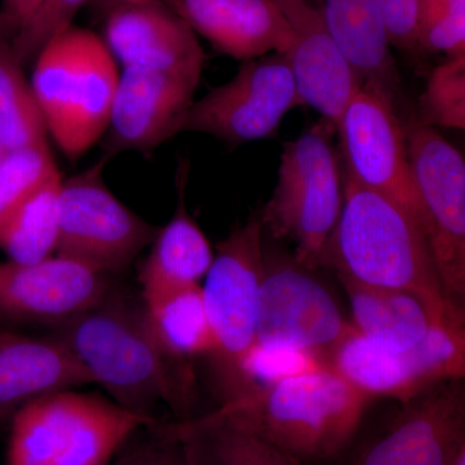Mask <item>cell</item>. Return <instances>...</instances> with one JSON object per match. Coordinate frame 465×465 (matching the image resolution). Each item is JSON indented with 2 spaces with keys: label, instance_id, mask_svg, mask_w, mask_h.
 <instances>
[{
  "label": "cell",
  "instance_id": "obj_33",
  "mask_svg": "<svg viewBox=\"0 0 465 465\" xmlns=\"http://www.w3.org/2000/svg\"><path fill=\"white\" fill-rule=\"evenodd\" d=\"M109 465H189L170 423L143 425L130 437Z\"/></svg>",
  "mask_w": 465,
  "mask_h": 465
},
{
  "label": "cell",
  "instance_id": "obj_29",
  "mask_svg": "<svg viewBox=\"0 0 465 465\" xmlns=\"http://www.w3.org/2000/svg\"><path fill=\"white\" fill-rule=\"evenodd\" d=\"M421 124L465 128V54L450 56L430 73L420 100Z\"/></svg>",
  "mask_w": 465,
  "mask_h": 465
},
{
  "label": "cell",
  "instance_id": "obj_10",
  "mask_svg": "<svg viewBox=\"0 0 465 465\" xmlns=\"http://www.w3.org/2000/svg\"><path fill=\"white\" fill-rule=\"evenodd\" d=\"M329 366L370 399L403 402L439 382L465 378V326L434 324L407 351H388L351 330L332 349Z\"/></svg>",
  "mask_w": 465,
  "mask_h": 465
},
{
  "label": "cell",
  "instance_id": "obj_13",
  "mask_svg": "<svg viewBox=\"0 0 465 465\" xmlns=\"http://www.w3.org/2000/svg\"><path fill=\"white\" fill-rule=\"evenodd\" d=\"M312 271L292 256L265 252L256 344L305 351L329 365L332 349L353 326Z\"/></svg>",
  "mask_w": 465,
  "mask_h": 465
},
{
  "label": "cell",
  "instance_id": "obj_31",
  "mask_svg": "<svg viewBox=\"0 0 465 465\" xmlns=\"http://www.w3.org/2000/svg\"><path fill=\"white\" fill-rule=\"evenodd\" d=\"M419 48L449 57L465 54V0H421Z\"/></svg>",
  "mask_w": 465,
  "mask_h": 465
},
{
  "label": "cell",
  "instance_id": "obj_6",
  "mask_svg": "<svg viewBox=\"0 0 465 465\" xmlns=\"http://www.w3.org/2000/svg\"><path fill=\"white\" fill-rule=\"evenodd\" d=\"M335 134V125L321 118L284 143L277 185L259 213L265 234L292 244V258L309 269L320 268L321 253L344 203Z\"/></svg>",
  "mask_w": 465,
  "mask_h": 465
},
{
  "label": "cell",
  "instance_id": "obj_34",
  "mask_svg": "<svg viewBox=\"0 0 465 465\" xmlns=\"http://www.w3.org/2000/svg\"><path fill=\"white\" fill-rule=\"evenodd\" d=\"M391 45L403 51L419 50L421 0H374Z\"/></svg>",
  "mask_w": 465,
  "mask_h": 465
},
{
  "label": "cell",
  "instance_id": "obj_25",
  "mask_svg": "<svg viewBox=\"0 0 465 465\" xmlns=\"http://www.w3.org/2000/svg\"><path fill=\"white\" fill-rule=\"evenodd\" d=\"M202 284L146 300V314L159 342L177 360L210 358L216 341L204 307Z\"/></svg>",
  "mask_w": 465,
  "mask_h": 465
},
{
  "label": "cell",
  "instance_id": "obj_19",
  "mask_svg": "<svg viewBox=\"0 0 465 465\" xmlns=\"http://www.w3.org/2000/svg\"><path fill=\"white\" fill-rule=\"evenodd\" d=\"M220 54L247 61L284 54L292 32L274 0H163Z\"/></svg>",
  "mask_w": 465,
  "mask_h": 465
},
{
  "label": "cell",
  "instance_id": "obj_8",
  "mask_svg": "<svg viewBox=\"0 0 465 465\" xmlns=\"http://www.w3.org/2000/svg\"><path fill=\"white\" fill-rule=\"evenodd\" d=\"M407 154L423 228L450 304L465 314V162L436 128L411 121Z\"/></svg>",
  "mask_w": 465,
  "mask_h": 465
},
{
  "label": "cell",
  "instance_id": "obj_23",
  "mask_svg": "<svg viewBox=\"0 0 465 465\" xmlns=\"http://www.w3.org/2000/svg\"><path fill=\"white\" fill-rule=\"evenodd\" d=\"M338 280L351 305L349 322L379 347L407 351L423 341L434 324L442 323L420 300L405 291L367 286L344 277Z\"/></svg>",
  "mask_w": 465,
  "mask_h": 465
},
{
  "label": "cell",
  "instance_id": "obj_27",
  "mask_svg": "<svg viewBox=\"0 0 465 465\" xmlns=\"http://www.w3.org/2000/svg\"><path fill=\"white\" fill-rule=\"evenodd\" d=\"M11 42L0 33V143L16 149L47 142V125Z\"/></svg>",
  "mask_w": 465,
  "mask_h": 465
},
{
  "label": "cell",
  "instance_id": "obj_7",
  "mask_svg": "<svg viewBox=\"0 0 465 465\" xmlns=\"http://www.w3.org/2000/svg\"><path fill=\"white\" fill-rule=\"evenodd\" d=\"M264 228L255 213L220 242L202 287L215 353L210 357L220 403L234 393L242 361L256 344L265 273Z\"/></svg>",
  "mask_w": 465,
  "mask_h": 465
},
{
  "label": "cell",
  "instance_id": "obj_4",
  "mask_svg": "<svg viewBox=\"0 0 465 465\" xmlns=\"http://www.w3.org/2000/svg\"><path fill=\"white\" fill-rule=\"evenodd\" d=\"M32 88L48 134L61 152L76 159L108 130L119 75L104 38L72 25L36 54Z\"/></svg>",
  "mask_w": 465,
  "mask_h": 465
},
{
  "label": "cell",
  "instance_id": "obj_20",
  "mask_svg": "<svg viewBox=\"0 0 465 465\" xmlns=\"http://www.w3.org/2000/svg\"><path fill=\"white\" fill-rule=\"evenodd\" d=\"M94 384L87 370L54 336L33 338L0 327V415L45 394Z\"/></svg>",
  "mask_w": 465,
  "mask_h": 465
},
{
  "label": "cell",
  "instance_id": "obj_5",
  "mask_svg": "<svg viewBox=\"0 0 465 465\" xmlns=\"http://www.w3.org/2000/svg\"><path fill=\"white\" fill-rule=\"evenodd\" d=\"M155 420L99 394H45L15 411L7 465H109L137 430Z\"/></svg>",
  "mask_w": 465,
  "mask_h": 465
},
{
  "label": "cell",
  "instance_id": "obj_12",
  "mask_svg": "<svg viewBox=\"0 0 465 465\" xmlns=\"http://www.w3.org/2000/svg\"><path fill=\"white\" fill-rule=\"evenodd\" d=\"M399 403L379 432L348 449L342 465L454 463L465 450L464 379L439 382Z\"/></svg>",
  "mask_w": 465,
  "mask_h": 465
},
{
  "label": "cell",
  "instance_id": "obj_14",
  "mask_svg": "<svg viewBox=\"0 0 465 465\" xmlns=\"http://www.w3.org/2000/svg\"><path fill=\"white\" fill-rule=\"evenodd\" d=\"M397 110L362 87L349 101L338 124L344 176L390 198L424 232L423 208L410 166L405 125Z\"/></svg>",
  "mask_w": 465,
  "mask_h": 465
},
{
  "label": "cell",
  "instance_id": "obj_22",
  "mask_svg": "<svg viewBox=\"0 0 465 465\" xmlns=\"http://www.w3.org/2000/svg\"><path fill=\"white\" fill-rule=\"evenodd\" d=\"M189 163L177 170V204L166 225L158 228L148 258L140 268L142 299L158 298L171 291L201 284L215 258V251L186 210Z\"/></svg>",
  "mask_w": 465,
  "mask_h": 465
},
{
  "label": "cell",
  "instance_id": "obj_18",
  "mask_svg": "<svg viewBox=\"0 0 465 465\" xmlns=\"http://www.w3.org/2000/svg\"><path fill=\"white\" fill-rule=\"evenodd\" d=\"M274 2L292 32V43L284 56L295 79L300 103L316 109L336 128L362 84L333 41L321 8L311 0Z\"/></svg>",
  "mask_w": 465,
  "mask_h": 465
},
{
  "label": "cell",
  "instance_id": "obj_15",
  "mask_svg": "<svg viewBox=\"0 0 465 465\" xmlns=\"http://www.w3.org/2000/svg\"><path fill=\"white\" fill-rule=\"evenodd\" d=\"M110 275L52 255L34 262H0V318L56 327L84 313L112 289Z\"/></svg>",
  "mask_w": 465,
  "mask_h": 465
},
{
  "label": "cell",
  "instance_id": "obj_36",
  "mask_svg": "<svg viewBox=\"0 0 465 465\" xmlns=\"http://www.w3.org/2000/svg\"><path fill=\"white\" fill-rule=\"evenodd\" d=\"M101 9L105 14L112 11L113 8L121 7V5H133V3L146 2V0H97Z\"/></svg>",
  "mask_w": 465,
  "mask_h": 465
},
{
  "label": "cell",
  "instance_id": "obj_37",
  "mask_svg": "<svg viewBox=\"0 0 465 465\" xmlns=\"http://www.w3.org/2000/svg\"><path fill=\"white\" fill-rule=\"evenodd\" d=\"M452 465H465V450L459 454V457L455 459L454 463Z\"/></svg>",
  "mask_w": 465,
  "mask_h": 465
},
{
  "label": "cell",
  "instance_id": "obj_21",
  "mask_svg": "<svg viewBox=\"0 0 465 465\" xmlns=\"http://www.w3.org/2000/svg\"><path fill=\"white\" fill-rule=\"evenodd\" d=\"M321 12L362 87L375 92L399 112L400 73L374 0H323Z\"/></svg>",
  "mask_w": 465,
  "mask_h": 465
},
{
  "label": "cell",
  "instance_id": "obj_17",
  "mask_svg": "<svg viewBox=\"0 0 465 465\" xmlns=\"http://www.w3.org/2000/svg\"><path fill=\"white\" fill-rule=\"evenodd\" d=\"M106 45L124 67L167 73L200 84L206 56L197 34L163 0H146L106 14Z\"/></svg>",
  "mask_w": 465,
  "mask_h": 465
},
{
  "label": "cell",
  "instance_id": "obj_28",
  "mask_svg": "<svg viewBox=\"0 0 465 465\" xmlns=\"http://www.w3.org/2000/svg\"><path fill=\"white\" fill-rule=\"evenodd\" d=\"M57 171L47 142L5 150L0 158V226Z\"/></svg>",
  "mask_w": 465,
  "mask_h": 465
},
{
  "label": "cell",
  "instance_id": "obj_1",
  "mask_svg": "<svg viewBox=\"0 0 465 465\" xmlns=\"http://www.w3.org/2000/svg\"><path fill=\"white\" fill-rule=\"evenodd\" d=\"M51 330L116 405L157 419L155 407L164 403L180 420L193 418L197 396L189 362L159 342L143 299L137 302L112 287L84 313Z\"/></svg>",
  "mask_w": 465,
  "mask_h": 465
},
{
  "label": "cell",
  "instance_id": "obj_30",
  "mask_svg": "<svg viewBox=\"0 0 465 465\" xmlns=\"http://www.w3.org/2000/svg\"><path fill=\"white\" fill-rule=\"evenodd\" d=\"M321 366L326 365L305 351L255 344L242 361L234 393L228 401Z\"/></svg>",
  "mask_w": 465,
  "mask_h": 465
},
{
  "label": "cell",
  "instance_id": "obj_11",
  "mask_svg": "<svg viewBox=\"0 0 465 465\" xmlns=\"http://www.w3.org/2000/svg\"><path fill=\"white\" fill-rule=\"evenodd\" d=\"M299 105L286 56L266 54L243 61L232 81L194 101L180 134H203L242 145L273 136L287 113Z\"/></svg>",
  "mask_w": 465,
  "mask_h": 465
},
{
  "label": "cell",
  "instance_id": "obj_2",
  "mask_svg": "<svg viewBox=\"0 0 465 465\" xmlns=\"http://www.w3.org/2000/svg\"><path fill=\"white\" fill-rule=\"evenodd\" d=\"M318 266L367 286L405 291L420 300L439 322L465 326V314L446 298L418 223L390 198L347 176L341 217Z\"/></svg>",
  "mask_w": 465,
  "mask_h": 465
},
{
  "label": "cell",
  "instance_id": "obj_38",
  "mask_svg": "<svg viewBox=\"0 0 465 465\" xmlns=\"http://www.w3.org/2000/svg\"><path fill=\"white\" fill-rule=\"evenodd\" d=\"M3 153H5V149H3L2 143H0V158H2Z\"/></svg>",
  "mask_w": 465,
  "mask_h": 465
},
{
  "label": "cell",
  "instance_id": "obj_16",
  "mask_svg": "<svg viewBox=\"0 0 465 465\" xmlns=\"http://www.w3.org/2000/svg\"><path fill=\"white\" fill-rule=\"evenodd\" d=\"M198 84L167 73L124 67L104 134L103 159L124 152L149 154L180 134Z\"/></svg>",
  "mask_w": 465,
  "mask_h": 465
},
{
  "label": "cell",
  "instance_id": "obj_26",
  "mask_svg": "<svg viewBox=\"0 0 465 465\" xmlns=\"http://www.w3.org/2000/svg\"><path fill=\"white\" fill-rule=\"evenodd\" d=\"M60 171L52 174L0 226V249L9 260L34 264L56 252Z\"/></svg>",
  "mask_w": 465,
  "mask_h": 465
},
{
  "label": "cell",
  "instance_id": "obj_32",
  "mask_svg": "<svg viewBox=\"0 0 465 465\" xmlns=\"http://www.w3.org/2000/svg\"><path fill=\"white\" fill-rule=\"evenodd\" d=\"M88 0H41L33 16L11 41L20 63L25 64L57 34L74 25L73 20Z\"/></svg>",
  "mask_w": 465,
  "mask_h": 465
},
{
  "label": "cell",
  "instance_id": "obj_35",
  "mask_svg": "<svg viewBox=\"0 0 465 465\" xmlns=\"http://www.w3.org/2000/svg\"><path fill=\"white\" fill-rule=\"evenodd\" d=\"M39 3L41 0H5V12L0 20V33L8 30L15 35L18 30L26 25Z\"/></svg>",
  "mask_w": 465,
  "mask_h": 465
},
{
  "label": "cell",
  "instance_id": "obj_3",
  "mask_svg": "<svg viewBox=\"0 0 465 465\" xmlns=\"http://www.w3.org/2000/svg\"><path fill=\"white\" fill-rule=\"evenodd\" d=\"M371 401L326 365L226 401L207 414L304 463L326 465L344 458Z\"/></svg>",
  "mask_w": 465,
  "mask_h": 465
},
{
  "label": "cell",
  "instance_id": "obj_9",
  "mask_svg": "<svg viewBox=\"0 0 465 465\" xmlns=\"http://www.w3.org/2000/svg\"><path fill=\"white\" fill-rule=\"evenodd\" d=\"M106 163L101 158L84 173L61 183L54 255L110 275L133 264L152 244L158 228L110 192L103 179Z\"/></svg>",
  "mask_w": 465,
  "mask_h": 465
},
{
  "label": "cell",
  "instance_id": "obj_24",
  "mask_svg": "<svg viewBox=\"0 0 465 465\" xmlns=\"http://www.w3.org/2000/svg\"><path fill=\"white\" fill-rule=\"evenodd\" d=\"M170 427L189 465H311L208 414Z\"/></svg>",
  "mask_w": 465,
  "mask_h": 465
}]
</instances>
